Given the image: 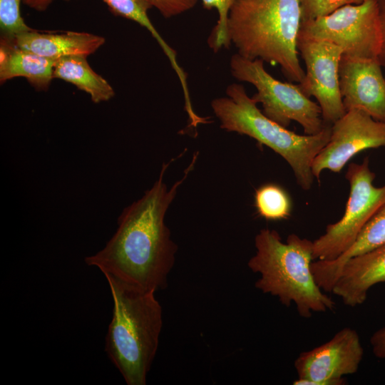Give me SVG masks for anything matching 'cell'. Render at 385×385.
I'll use <instances>...</instances> for the list:
<instances>
[{"instance_id":"obj_5","label":"cell","mask_w":385,"mask_h":385,"mask_svg":"<svg viewBox=\"0 0 385 385\" xmlns=\"http://www.w3.org/2000/svg\"><path fill=\"white\" fill-rule=\"evenodd\" d=\"M226 97L217 98L211 107L220 128L256 140L282 157L293 170L299 187L309 190L314 182L312 163L328 143L332 125L314 135H299L267 117L240 83L226 88Z\"/></svg>"},{"instance_id":"obj_13","label":"cell","mask_w":385,"mask_h":385,"mask_svg":"<svg viewBox=\"0 0 385 385\" xmlns=\"http://www.w3.org/2000/svg\"><path fill=\"white\" fill-rule=\"evenodd\" d=\"M378 283H385V245L348 260L332 293L354 307L366 301L369 289Z\"/></svg>"},{"instance_id":"obj_22","label":"cell","mask_w":385,"mask_h":385,"mask_svg":"<svg viewBox=\"0 0 385 385\" xmlns=\"http://www.w3.org/2000/svg\"><path fill=\"white\" fill-rule=\"evenodd\" d=\"M364 1L365 0H299L302 21L325 16L343 6L360 4Z\"/></svg>"},{"instance_id":"obj_18","label":"cell","mask_w":385,"mask_h":385,"mask_svg":"<svg viewBox=\"0 0 385 385\" xmlns=\"http://www.w3.org/2000/svg\"><path fill=\"white\" fill-rule=\"evenodd\" d=\"M111 12L131 20L145 28L157 41L175 71L183 91L188 89L187 75L177 61V54L159 34L150 20L148 11L153 8L150 0H103Z\"/></svg>"},{"instance_id":"obj_11","label":"cell","mask_w":385,"mask_h":385,"mask_svg":"<svg viewBox=\"0 0 385 385\" xmlns=\"http://www.w3.org/2000/svg\"><path fill=\"white\" fill-rule=\"evenodd\" d=\"M383 146L385 122L361 110L347 111L332 124L329 140L312 163V174L319 182L323 170L339 173L355 155Z\"/></svg>"},{"instance_id":"obj_24","label":"cell","mask_w":385,"mask_h":385,"mask_svg":"<svg viewBox=\"0 0 385 385\" xmlns=\"http://www.w3.org/2000/svg\"><path fill=\"white\" fill-rule=\"evenodd\" d=\"M374 355L379 359H385V327L376 331L370 338Z\"/></svg>"},{"instance_id":"obj_20","label":"cell","mask_w":385,"mask_h":385,"mask_svg":"<svg viewBox=\"0 0 385 385\" xmlns=\"http://www.w3.org/2000/svg\"><path fill=\"white\" fill-rule=\"evenodd\" d=\"M204 9H215L218 13V21L208 38V44L214 52L222 48H228L231 45L227 32V20L230 11L237 0H201Z\"/></svg>"},{"instance_id":"obj_26","label":"cell","mask_w":385,"mask_h":385,"mask_svg":"<svg viewBox=\"0 0 385 385\" xmlns=\"http://www.w3.org/2000/svg\"><path fill=\"white\" fill-rule=\"evenodd\" d=\"M54 1L56 0H23V3L35 11H44Z\"/></svg>"},{"instance_id":"obj_25","label":"cell","mask_w":385,"mask_h":385,"mask_svg":"<svg viewBox=\"0 0 385 385\" xmlns=\"http://www.w3.org/2000/svg\"><path fill=\"white\" fill-rule=\"evenodd\" d=\"M378 9L381 31V47L379 61L381 66L385 67V0H376Z\"/></svg>"},{"instance_id":"obj_21","label":"cell","mask_w":385,"mask_h":385,"mask_svg":"<svg viewBox=\"0 0 385 385\" xmlns=\"http://www.w3.org/2000/svg\"><path fill=\"white\" fill-rule=\"evenodd\" d=\"M23 0H0V29L3 36L14 38L31 31L21 14Z\"/></svg>"},{"instance_id":"obj_6","label":"cell","mask_w":385,"mask_h":385,"mask_svg":"<svg viewBox=\"0 0 385 385\" xmlns=\"http://www.w3.org/2000/svg\"><path fill=\"white\" fill-rule=\"evenodd\" d=\"M230 66L234 78L256 88L257 93L252 98L262 104V113L274 122L287 128L292 121H296L307 135L317 134L327 125L319 104L304 93L299 83L276 79L265 70L262 60H251L235 53Z\"/></svg>"},{"instance_id":"obj_9","label":"cell","mask_w":385,"mask_h":385,"mask_svg":"<svg viewBox=\"0 0 385 385\" xmlns=\"http://www.w3.org/2000/svg\"><path fill=\"white\" fill-rule=\"evenodd\" d=\"M297 49L306 67L304 79L299 85L305 95L316 98L323 120L332 125L346 113L339 74L344 51L330 41L299 34Z\"/></svg>"},{"instance_id":"obj_12","label":"cell","mask_w":385,"mask_h":385,"mask_svg":"<svg viewBox=\"0 0 385 385\" xmlns=\"http://www.w3.org/2000/svg\"><path fill=\"white\" fill-rule=\"evenodd\" d=\"M379 59H359L342 55L339 87L346 111L361 110L385 122V76Z\"/></svg>"},{"instance_id":"obj_2","label":"cell","mask_w":385,"mask_h":385,"mask_svg":"<svg viewBox=\"0 0 385 385\" xmlns=\"http://www.w3.org/2000/svg\"><path fill=\"white\" fill-rule=\"evenodd\" d=\"M302 21L299 0H237L227 20V32L237 53L279 65L290 82L304 79L297 39Z\"/></svg>"},{"instance_id":"obj_10","label":"cell","mask_w":385,"mask_h":385,"mask_svg":"<svg viewBox=\"0 0 385 385\" xmlns=\"http://www.w3.org/2000/svg\"><path fill=\"white\" fill-rule=\"evenodd\" d=\"M364 349L355 329L345 327L328 342L299 354L294 360V385H344V376L356 373Z\"/></svg>"},{"instance_id":"obj_23","label":"cell","mask_w":385,"mask_h":385,"mask_svg":"<svg viewBox=\"0 0 385 385\" xmlns=\"http://www.w3.org/2000/svg\"><path fill=\"white\" fill-rule=\"evenodd\" d=\"M150 1L163 16L170 18L192 9L197 0H150Z\"/></svg>"},{"instance_id":"obj_8","label":"cell","mask_w":385,"mask_h":385,"mask_svg":"<svg viewBox=\"0 0 385 385\" xmlns=\"http://www.w3.org/2000/svg\"><path fill=\"white\" fill-rule=\"evenodd\" d=\"M299 34L330 41L351 58L379 59L381 31L376 1L347 4L327 15L302 21Z\"/></svg>"},{"instance_id":"obj_14","label":"cell","mask_w":385,"mask_h":385,"mask_svg":"<svg viewBox=\"0 0 385 385\" xmlns=\"http://www.w3.org/2000/svg\"><path fill=\"white\" fill-rule=\"evenodd\" d=\"M16 44L47 58L88 57L100 48L104 37L88 32H41L34 29L13 38Z\"/></svg>"},{"instance_id":"obj_4","label":"cell","mask_w":385,"mask_h":385,"mask_svg":"<svg viewBox=\"0 0 385 385\" xmlns=\"http://www.w3.org/2000/svg\"><path fill=\"white\" fill-rule=\"evenodd\" d=\"M104 276L113 302L105 351L128 385H145L158 347L162 307L155 292Z\"/></svg>"},{"instance_id":"obj_1","label":"cell","mask_w":385,"mask_h":385,"mask_svg":"<svg viewBox=\"0 0 385 385\" xmlns=\"http://www.w3.org/2000/svg\"><path fill=\"white\" fill-rule=\"evenodd\" d=\"M197 156L196 152L183 178L170 189L164 182V175L177 158L163 163L159 178L152 188L123 209L114 235L101 250L85 258L86 264L141 290L156 292L165 289L177 252L165 224V215L178 189L192 170Z\"/></svg>"},{"instance_id":"obj_19","label":"cell","mask_w":385,"mask_h":385,"mask_svg":"<svg viewBox=\"0 0 385 385\" xmlns=\"http://www.w3.org/2000/svg\"><path fill=\"white\" fill-rule=\"evenodd\" d=\"M257 214L267 220H281L291 215L292 204L287 192L275 183L259 187L255 193Z\"/></svg>"},{"instance_id":"obj_16","label":"cell","mask_w":385,"mask_h":385,"mask_svg":"<svg viewBox=\"0 0 385 385\" xmlns=\"http://www.w3.org/2000/svg\"><path fill=\"white\" fill-rule=\"evenodd\" d=\"M385 245V203L362 228L353 245L332 261L317 260L311 270L317 286L332 292L342 267L351 257L365 254Z\"/></svg>"},{"instance_id":"obj_3","label":"cell","mask_w":385,"mask_h":385,"mask_svg":"<svg viewBox=\"0 0 385 385\" xmlns=\"http://www.w3.org/2000/svg\"><path fill=\"white\" fill-rule=\"evenodd\" d=\"M255 246L256 254L247 265L260 274L257 289L277 297L287 307L294 303L305 319L335 308L334 299L317 286L312 273L313 241L293 233L284 243L276 230L264 228L255 236Z\"/></svg>"},{"instance_id":"obj_17","label":"cell","mask_w":385,"mask_h":385,"mask_svg":"<svg viewBox=\"0 0 385 385\" xmlns=\"http://www.w3.org/2000/svg\"><path fill=\"white\" fill-rule=\"evenodd\" d=\"M53 78L74 85L88 93L95 103L108 101L115 96L113 87L91 68L86 57L71 56L57 60L53 68Z\"/></svg>"},{"instance_id":"obj_7","label":"cell","mask_w":385,"mask_h":385,"mask_svg":"<svg viewBox=\"0 0 385 385\" xmlns=\"http://www.w3.org/2000/svg\"><path fill=\"white\" fill-rule=\"evenodd\" d=\"M368 158L361 163L349 165L345 177L350 185L349 196L342 217L327 225L325 232L313 241V260L332 261L345 252L358 235L385 203V184L376 187V175Z\"/></svg>"},{"instance_id":"obj_15","label":"cell","mask_w":385,"mask_h":385,"mask_svg":"<svg viewBox=\"0 0 385 385\" xmlns=\"http://www.w3.org/2000/svg\"><path fill=\"white\" fill-rule=\"evenodd\" d=\"M56 61L17 46L13 38L1 37V83L23 77L37 91H46L53 78Z\"/></svg>"}]
</instances>
